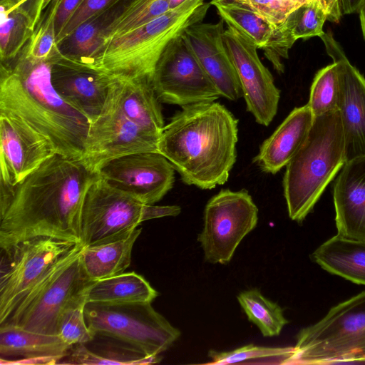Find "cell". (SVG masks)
<instances>
[{
  "instance_id": "7402d4cb",
  "label": "cell",
  "mask_w": 365,
  "mask_h": 365,
  "mask_svg": "<svg viewBox=\"0 0 365 365\" xmlns=\"http://www.w3.org/2000/svg\"><path fill=\"white\" fill-rule=\"evenodd\" d=\"M107 98L132 122L161 135L164 119L151 80L114 78Z\"/></svg>"
},
{
  "instance_id": "836d02e7",
  "label": "cell",
  "mask_w": 365,
  "mask_h": 365,
  "mask_svg": "<svg viewBox=\"0 0 365 365\" xmlns=\"http://www.w3.org/2000/svg\"><path fill=\"white\" fill-rule=\"evenodd\" d=\"M58 0H53L48 12L35 28L27 45L20 53L26 58L34 61H46L58 51L54 26V16Z\"/></svg>"
},
{
  "instance_id": "44dd1931",
  "label": "cell",
  "mask_w": 365,
  "mask_h": 365,
  "mask_svg": "<svg viewBox=\"0 0 365 365\" xmlns=\"http://www.w3.org/2000/svg\"><path fill=\"white\" fill-rule=\"evenodd\" d=\"M308 104L294 108L262 143L254 163L266 173L276 174L297 153L314 121Z\"/></svg>"
},
{
  "instance_id": "5b68a950",
  "label": "cell",
  "mask_w": 365,
  "mask_h": 365,
  "mask_svg": "<svg viewBox=\"0 0 365 365\" xmlns=\"http://www.w3.org/2000/svg\"><path fill=\"white\" fill-rule=\"evenodd\" d=\"M346 163L339 110L314 117L309 134L287 165L284 196L289 217L302 222Z\"/></svg>"
},
{
  "instance_id": "2e32d148",
  "label": "cell",
  "mask_w": 365,
  "mask_h": 365,
  "mask_svg": "<svg viewBox=\"0 0 365 365\" xmlns=\"http://www.w3.org/2000/svg\"><path fill=\"white\" fill-rule=\"evenodd\" d=\"M0 186L14 190L55 155L51 141L19 116L0 110Z\"/></svg>"
},
{
  "instance_id": "4dcf8cb0",
  "label": "cell",
  "mask_w": 365,
  "mask_h": 365,
  "mask_svg": "<svg viewBox=\"0 0 365 365\" xmlns=\"http://www.w3.org/2000/svg\"><path fill=\"white\" fill-rule=\"evenodd\" d=\"M237 300L249 321L258 327L264 336H278L289 323L282 307L267 299L257 289L240 292Z\"/></svg>"
},
{
  "instance_id": "ffe728a7",
  "label": "cell",
  "mask_w": 365,
  "mask_h": 365,
  "mask_svg": "<svg viewBox=\"0 0 365 365\" xmlns=\"http://www.w3.org/2000/svg\"><path fill=\"white\" fill-rule=\"evenodd\" d=\"M337 235L365 240V156L346 162L333 188Z\"/></svg>"
},
{
  "instance_id": "bcb514c9",
  "label": "cell",
  "mask_w": 365,
  "mask_h": 365,
  "mask_svg": "<svg viewBox=\"0 0 365 365\" xmlns=\"http://www.w3.org/2000/svg\"><path fill=\"white\" fill-rule=\"evenodd\" d=\"M23 0H1V6H3L7 11L19 6Z\"/></svg>"
},
{
  "instance_id": "e575fe53",
  "label": "cell",
  "mask_w": 365,
  "mask_h": 365,
  "mask_svg": "<svg viewBox=\"0 0 365 365\" xmlns=\"http://www.w3.org/2000/svg\"><path fill=\"white\" fill-rule=\"evenodd\" d=\"M294 352V346L268 347L248 344L229 351L210 350L208 353L212 359L209 364H231L250 359H272L278 364H283Z\"/></svg>"
},
{
  "instance_id": "52a82bcc",
  "label": "cell",
  "mask_w": 365,
  "mask_h": 365,
  "mask_svg": "<svg viewBox=\"0 0 365 365\" xmlns=\"http://www.w3.org/2000/svg\"><path fill=\"white\" fill-rule=\"evenodd\" d=\"M178 205L143 204L98 176L88 187L81 215V244L97 245L130 235L143 222L177 216Z\"/></svg>"
},
{
  "instance_id": "8992f818",
  "label": "cell",
  "mask_w": 365,
  "mask_h": 365,
  "mask_svg": "<svg viewBox=\"0 0 365 365\" xmlns=\"http://www.w3.org/2000/svg\"><path fill=\"white\" fill-rule=\"evenodd\" d=\"M365 364V291L301 329L284 364Z\"/></svg>"
},
{
  "instance_id": "277c9868",
  "label": "cell",
  "mask_w": 365,
  "mask_h": 365,
  "mask_svg": "<svg viewBox=\"0 0 365 365\" xmlns=\"http://www.w3.org/2000/svg\"><path fill=\"white\" fill-rule=\"evenodd\" d=\"M210 4L186 0L174 9L125 34L105 41L90 66L115 78H152L168 43L190 26L201 22Z\"/></svg>"
},
{
  "instance_id": "484cf974",
  "label": "cell",
  "mask_w": 365,
  "mask_h": 365,
  "mask_svg": "<svg viewBox=\"0 0 365 365\" xmlns=\"http://www.w3.org/2000/svg\"><path fill=\"white\" fill-rule=\"evenodd\" d=\"M158 295L150 284L135 272L93 281L85 292L86 303L107 304L151 303Z\"/></svg>"
},
{
  "instance_id": "83f0119b",
  "label": "cell",
  "mask_w": 365,
  "mask_h": 365,
  "mask_svg": "<svg viewBox=\"0 0 365 365\" xmlns=\"http://www.w3.org/2000/svg\"><path fill=\"white\" fill-rule=\"evenodd\" d=\"M90 349L85 344L73 346L68 355L58 364L137 365L158 363L161 357L149 356L120 342L119 344H100Z\"/></svg>"
},
{
  "instance_id": "7a4b0ae2",
  "label": "cell",
  "mask_w": 365,
  "mask_h": 365,
  "mask_svg": "<svg viewBox=\"0 0 365 365\" xmlns=\"http://www.w3.org/2000/svg\"><path fill=\"white\" fill-rule=\"evenodd\" d=\"M238 120L220 103L182 107L165 125L158 151L182 181L202 190L225 183L237 158Z\"/></svg>"
},
{
  "instance_id": "d590c367",
  "label": "cell",
  "mask_w": 365,
  "mask_h": 365,
  "mask_svg": "<svg viewBox=\"0 0 365 365\" xmlns=\"http://www.w3.org/2000/svg\"><path fill=\"white\" fill-rule=\"evenodd\" d=\"M327 20L325 12L315 1H311L294 11L287 19L285 24L293 38L297 41L322 36Z\"/></svg>"
},
{
  "instance_id": "60d3db41",
  "label": "cell",
  "mask_w": 365,
  "mask_h": 365,
  "mask_svg": "<svg viewBox=\"0 0 365 365\" xmlns=\"http://www.w3.org/2000/svg\"><path fill=\"white\" fill-rule=\"evenodd\" d=\"M315 1L325 12L327 20L338 23L344 15L341 0H311Z\"/></svg>"
},
{
  "instance_id": "ac0fdd59",
  "label": "cell",
  "mask_w": 365,
  "mask_h": 365,
  "mask_svg": "<svg viewBox=\"0 0 365 365\" xmlns=\"http://www.w3.org/2000/svg\"><path fill=\"white\" fill-rule=\"evenodd\" d=\"M51 78L59 96L90 123L101 113L114 80L107 73L66 57L59 51L51 59Z\"/></svg>"
},
{
  "instance_id": "5bb4252c",
  "label": "cell",
  "mask_w": 365,
  "mask_h": 365,
  "mask_svg": "<svg viewBox=\"0 0 365 365\" xmlns=\"http://www.w3.org/2000/svg\"><path fill=\"white\" fill-rule=\"evenodd\" d=\"M224 41L234 65L247 110L260 125L267 126L278 110L280 90L268 68L262 63L257 47L237 29L227 26Z\"/></svg>"
},
{
  "instance_id": "3957f363",
  "label": "cell",
  "mask_w": 365,
  "mask_h": 365,
  "mask_svg": "<svg viewBox=\"0 0 365 365\" xmlns=\"http://www.w3.org/2000/svg\"><path fill=\"white\" fill-rule=\"evenodd\" d=\"M51 59L34 62L20 53L1 63L0 110L27 122L51 141L56 153L83 161L91 123L53 88Z\"/></svg>"
},
{
  "instance_id": "8fae6325",
  "label": "cell",
  "mask_w": 365,
  "mask_h": 365,
  "mask_svg": "<svg viewBox=\"0 0 365 365\" xmlns=\"http://www.w3.org/2000/svg\"><path fill=\"white\" fill-rule=\"evenodd\" d=\"M257 221L258 208L247 190H221L208 200L204 210V225L198 241L205 259L212 264L229 263Z\"/></svg>"
},
{
  "instance_id": "9c48e42d",
  "label": "cell",
  "mask_w": 365,
  "mask_h": 365,
  "mask_svg": "<svg viewBox=\"0 0 365 365\" xmlns=\"http://www.w3.org/2000/svg\"><path fill=\"white\" fill-rule=\"evenodd\" d=\"M86 323L95 336L123 342L149 356H158L180 336L151 303H86Z\"/></svg>"
},
{
  "instance_id": "e0dca14e",
  "label": "cell",
  "mask_w": 365,
  "mask_h": 365,
  "mask_svg": "<svg viewBox=\"0 0 365 365\" xmlns=\"http://www.w3.org/2000/svg\"><path fill=\"white\" fill-rule=\"evenodd\" d=\"M327 54L338 66L339 111L345 142L346 162L365 156V78L346 58L330 31L320 36Z\"/></svg>"
},
{
  "instance_id": "d6a6232c",
  "label": "cell",
  "mask_w": 365,
  "mask_h": 365,
  "mask_svg": "<svg viewBox=\"0 0 365 365\" xmlns=\"http://www.w3.org/2000/svg\"><path fill=\"white\" fill-rule=\"evenodd\" d=\"M340 84L335 62L320 69L312 81L308 106L314 117L339 108Z\"/></svg>"
},
{
  "instance_id": "74e56055",
  "label": "cell",
  "mask_w": 365,
  "mask_h": 365,
  "mask_svg": "<svg viewBox=\"0 0 365 365\" xmlns=\"http://www.w3.org/2000/svg\"><path fill=\"white\" fill-rule=\"evenodd\" d=\"M231 1L240 4L265 19L279 29L297 9L311 0H211Z\"/></svg>"
},
{
  "instance_id": "8d00e7d4",
  "label": "cell",
  "mask_w": 365,
  "mask_h": 365,
  "mask_svg": "<svg viewBox=\"0 0 365 365\" xmlns=\"http://www.w3.org/2000/svg\"><path fill=\"white\" fill-rule=\"evenodd\" d=\"M86 299H81L68 307L62 313L58 327V335L71 346L87 344L95 339L89 329L85 317Z\"/></svg>"
},
{
  "instance_id": "f546056e",
  "label": "cell",
  "mask_w": 365,
  "mask_h": 365,
  "mask_svg": "<svg viewBox=\"0 0 365 365\" xmlns=\"http://www.w3.org/2000/svg\"><path fill=\"white\" fill-rule=\"evenodd\" d=\"M0 53L1 62L14 60L28 43L36 25L34 11L20 5L7 11L1 6Z\"/></svg>"
},
{
  "instance_id": "f1b7e54d",
  "label": "cell",
  "mask_w": 365,
  "mask_h": 365,
  "mask_svg": "<svg viewBox=\"0 0 365 365\" xmlns=\"http://www.w3.org/2000/svg\"><path fill=\"white\" fill-rule=\"evenodd\" d=\"M222 19L248 38L257 48L264 50L278 29L250 9L231 1H211Z\"/></svg>"
},
{
  "instance_id": "ba28073f",
  "label": "cell",
  "mask_w": 365,
  "mask_h": 365,
  "mask_svg": "<svg viewBox=\"0 0 365 365\" xmlns=\"http://www.w3.org/2000/svg\"><path fill=\"white\" fill-rule=\"evenodd\" d=\"M78 242L39 236L1 249L0 324L22 299L78 251Z\"/></svg>"
},
{
  "instance_id": "b9f144b4",
  "label": "cell",
  "mask_w": 365,
  "mask_h": 365,
  "mask_svg": "<svg viewBox=\"0 0 365 365\" xmlns=\"http://www.w3.org/2000/svg\"><path fill=\"white\" fill-rule=\"evenodd\" d=\"M1 364H57L61 358L57 356H39L31 358H20L14 359H1Z\"/></svg>"
},
{
  "instance_id": "603a6c76",
  "label": "cell",
  "mask_w": 365,
  "mask_h": 365,
  "mask_svg": "<svg viewBox=\"0 0 365 365\" xmlns=\"http://www.w3.org/2000/svg\"><path fill=\"white\" fill-rule=\"evenodd\" d=\"M312 259L327 272L365 285V240L339 235L319 245Z\"/></svg>"
},
{
  "instance_id": "7dc6e473",
  "label": "cell",
  "mask_w": 365,
  "mask_h": 365,
  "mask_svg": "<svg viewBox=\"0 0 365 365\" xmlns=\"http://www.w3.org/2000/svg\"><path fill=\"white\" fill-rule=\"evenodd\" d=\"M186 0H170V1H169L170 10L177 8L178 6L182 4Z\"/></svg>"
},
{
  "instance_id": "f6af8a7d",
  "label": "cell",
  "mask_w": 365,
  "mask_h": 365,
  "mask_svg": "<svg viewBox=\"0 0 365 365\" xmlns=\"http://www.w3.org/2000/svg\"><path fill=\"white\" fill-rule=\"evenodd\" d=\"M359 20L364 39L365 40V0H363L359 9Z\"/></svg>"
},
{
  "instance_id": "6da1fadb",
  "label": "cell",
  "mask_w": 365,
  "mask_h": 365,
  "mask_svg": "<svg viewBox=\"0 0 365 365\" xmlns=\"http://www.w3.org/2000/svg\"><path fill=\"white\" fill-rule=\"evenodd\" d=\"M98 176L82 161L47 159L0 205V248L39 236L81 244L83 198Z\"/></svg>"
},
{
  "instance_id": "ee69618b",
  "label": "cell",
  "mask_w": 365,
  "mask_h": 365,
  "mask_svg": "<svg viewBox=\"0 0 365 365\" xmlns=\"http://www.w3.org/2000/svg\"><path fill=\"white\" fill-rule=\"evenodd\" d=\"M30 0H23L22 4L27 2ZM53 0H35V6H36V20L38 21L40 19V16L41 11L50 4Z\"/></svg>"
},
{
  "instance_id": "ab89813d",
  "label": "cell",
  "mask_w": 365,
  "mask_h": 365,
  "mask_svg": "<svg viewBox=\"0 0 365 365\" xmlns=\"http://www.w3.org/2000/svg\"><path fill=\"white\" fill-rule=\"evenodd\" d=\"M83 0H58L54 16L56 39Z\"/></svg>"
},
{
  "instance_id": "4316f807",
  "label": "cell",
  "mask_w": 365,
  "mask_h": 365,
  "mask_svg": "<svg viewBox=\"0 0 365 365\" xmlns=\"http://www.w3.org/2000/svg\"><path fill=\"white\" fill-rule=\"evenodd\" d=\"M140 232L141 229L136 228L125 238L83 247L80 259L88 277L96 281L125 272L130 264L133 247Z\"/></svg>"
},
{
  "instance_id": "4fadbf2b",
  "label": "cell",
  "mask_w": 365,
  "mask_h": 365,
  "mask_svg": "<svg viewBox=\"0 0 365 365\" xmlns=\"http://www.w3.org/2000/svg\"><path fill=\"white\" fill-rule=\"evenodd\" d=\"M160 136L132 122L107 98L101 113L90 124L82 162L98 173L104 164L115 158L158 151Z\"/></svg>"
},
{
  "instance_id": "30bf717a",
  "label": "cell",
  "mask_w": 365,
  "mask_h": 365,
  "mask_svg": "<svg viewBox=\"0 0 365 365\" xmlns=\"http://www.w3.org/2000/svg\"><path fill=\"white\" fill-rule=\"evenodd\" d=\"M83 247L26 296L4 324L32 331L58 334V322L63 311L86 299V290L93 282L81 262Z\"/></svg>"
},
{
  "instance_id": "1f68e13d",
  "label": "cell",
  "mask_w": 365,
  "mask_h": 365,
  "mask_svg": "<svg viewBox=\"0 0 365 365\" xmlns=\"http://www.w3.org/2000/svg\"><path fill=\"white\" fill-rule=\"evenodd\" d=\"M170 0H130L107 28L103 43L115 36L135 29L170 10ZM102 43V44H103Z\"/></svg>"
},
{
  "instance_id": "9a60e30c",
  "label": "cell",
  "mask_w": 365,
  "mask_h": 365,
  "mask_svg": "<svg viewBox=\"0 0 365 365\" xmlns=\"http://www.w3.org/2000/svg\"><path fill=\"white\" fill-rule=\"evenodd\" d=\"M175 170L170 161L155 151L115 158L104 164L98 174L110 185L143 204L154 205L173 188Z\"/></svg>"
},
{
  "instance_id": "d6986e66",
  "label": "cell",
  "mask_w": 365,
  "mask_h": 365,
  "mask_svg": "<svg viewBox=\"0 0 365 365\" xmlns=\"http://www.w3.org/2000/svg\"><path fill=\"white\" fill-rule=\"evenodd\" d=\"M223 22L194 24L185 29L182 36L221 96L235 101L242 96V91L224 41Z\"/></svg>"
},
{
  "instance_id": "7bdbcfd3",
  "label": "cell",
  "mask_w": 365,
  "mask_h": 365,
  "mask_svg": "<svg viewBox=\"0 0 365 365\" xmlns=\"http://www.w3.org/2000/svg\"><path fill=\"white\" fill-rule=\"evenodd\" d=\"M363 0H341L344 14L358 13Z\"/></svg>"
},
{
  "instance_id": "f35d334b",
  "label": "cell",
  "mask_w": 365,
  "mask_h": 365,
  "mask_svg": "<svg viewBox=\"0 0 365 365\" xmlns=\"http://www.w3.org/2000/svg\"><path fill=\"white\" fill-rule=\"evenodd\" d=\"M114 0H83L68 21L56 41L57 45L68 36L78 26L108 6Z\"/></svg>"
},
{
  "instance_id": "cb8c5ba5",
  "label": "cell",
  "mask_w": 365,
  "mask_h": 365,
  "mask_svg": "<svg viewBox=\"0 0 365 365\" xmlns=\"http://www.w3.org/2000/svg\"><path fill=\"white\" fill-rule=\"evenodd\" d=\"M130 0H114L108 6L78 26L58 44L60 53L90 66L103 41L108 26L120 14Z\"/></svg>"
},
{
  "instance_id": "d4e9b609",
  "label": "cell",
  "mask_w": 365,
  "mask_h": 365,
  "mask_svg": "<svg viewBox=\"0 0 365 365\" xmlns=\"http://www.w3.org/2000/svg\"><path fill=\"white\" fill-rule=\"evenodd\" d=\"M71 347L58 334L32 331L11 324H0L1 359L57 356L63 359Z\"/></svg>"
},
{
  "instance_id": "7c38bea8",
  "label": "cell",
  "mask_w": 365,
  "mask_h": 365,
  "mask_svg": "<svg viewBox=\"0 0 365 365\" xmlns=\"http://www.w3.org/2000/svg\"><path fill=\"white\" fill-rule=\"evenodd\" d=\"M151 82L160 103L181 108L215 101L221 96L189 48L182 34L173 38L165 48Z\"/></svg>"
}]
</instances>
